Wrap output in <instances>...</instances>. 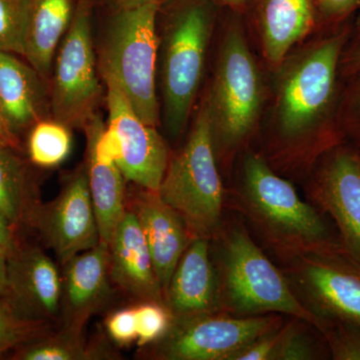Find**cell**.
Listing matches in <instances>:
<instances>
[{
	"instance_id": "cell-1",
	"label": "cell",
	"mask_w": 360,
	"mask_h": 360,
	"mask_svg": "<svg viewBox=\"0 0 360 360\" xmlns=\"http://www.w3.org/2000/svg\"><path fill=\"white\" fill-rule=\"evenodd\" d=\"M352 32L348 23L328 28L278 68L271 127L259 153L283 176L305 179L321 156L345 141L340 66Z\"/></svg>"
},
{
	"instance_id": "cell-2",
	"label": "cell",
	"mask_w": 360,
	"mask_h": 360,
	"mask_svg": "<svg viewBox=\"0 0 360 360\" xmlns=\"http://www.w3.org/2000/svg\"><path fill=\"white\" fill-rule=\"evenodd\" d=\"M233 210L262 248L283 262L319 251L345 250L328 217L303 200L290 180L274 169L259 151L246 149L236 184L227 191Z\"/></svg>"
},
{
	"instance_id": "cell-3",
	"label": "cell",
	"mask_w": 360,
	"mask_h": 360,
	"mask_svg": "<svg viewBox=\"0 0 360 360\" xmlns=\"http://www.w3.org/2000/svg\"><path fill=\"white\" fill-rule=\"evenodd\" d=\"M210 250L222 311L240 317L283 314L317 328L316 319L298 300L283 270L238 214L225 217L219 234L210 240Z\"/></svg>"
},
{
	"instance_id": "cell-4",
	"label": "cell",
	"mask_w": 360,
	"mask_h": 360,
	"mask_svg": "<svg viewBox=\"0 0 360 360\" xmlns=\"http://www.w3.org/2000/svg\"><path fill=\"white\" fill-rule=\"evenodd\" d=\"M205 101L217 163L227 169L257 134L264 103L262 73L238 20L225 30Z\"/></svg>"
},
{
	"instance_id": "cell-5",
	"label": "cell",
	"mask_w": 360,
	"mask_h": 360,
	"mask_svg": "<svg viewBox=\"0 0 360 360\" xmlns=\"http://www.w3.org/2000/svg\"><path fill=\"white\" fill-rule=\"evenodd\" d=\"M217 6L210 0H175L158 45L163 120L172 139L186 130L200 89Z\"/></svg>"
},
{
	"instance_id": "cell-6",
	"label": "cell",
	"mask_w": 360,
	"mask_h": 360,
	"mask_svg": "<svg viewBox=\"0 0 360 360\" xmlns=\"http://www.w3.org/2000/svg\"><path fill=\"white\" fill-rule=\"evenodd\" d=\"M160 4L146 2L110 11L96 47L101 79L115 78L136 115L153 127L160 122L158 94Z\"/></svg>"
},
{
	"instance_id": "cell-7",
	"label": "cell",
	"mask_w": 360,
	"mask_h": 360,
	"mask_svg": "<svg viewBox=\"0 0 360 360\" xmlns=\"http://www.w3.org/2000/svg\"><path fill=\"white\" fill-rule=\"evenodd\" d=\"M186 222L193 238L212 240L225 220L227 191L213 148L205 99L186 143L170 156L158 191Z\"/></svg>"
},
{
	"instance_id": "cell-8",
	"label": "cell",
	"mask_w": 360,
	"mask_h": 360,
	"mask_svg": "<svg viewBox=\"0 0 360 360\" xmlns=\"http://www.w3.org/2000/svg\"><path fill=\"white\" fill-rule=\"evenodd\" d=\"M94 6V0H77L52 68L51 118L71 129L84 130L103 103L104 91L92 35Z\"/></svg>"
},
{
	"instance_id": "cell-9",
	"label": "cell",
	"mask_w": 360,
	"mask_h": 360,
	"mask_svg": "<svg viewBox=\"0 0 360 360\" xmlns=\"http://www.w3.org/2000/svg\"><path fill=\"white\" fill-rule=\"evenodd\" d=\"M285 317L277 314L240 317L220 310L172 319L160 340L142 347L141 356L156 360H232L252 341L281 328Z\"/></svg>"
},
{
	"instance_id": "cell-10",
	"label": "cell",
	"mask_w": 360,
	"mask_h": 360,
	"mask_svg": "<svg viewBox=\"0 0 360 360\" xmlns=\"http://www.w3.org/2000/svg\"><path fill=\"white\" fill-rule=\"evenodd\" d=\"M278 264L319 330L333 322L360 326V262L347 251L305 253Z\"/></svg>"
},
{
	"instance_id": "cell-11",
	"label": "cell",
	"mask_w": 360,
	"mask_h": 360,
	"mask_svg": "<svg viewBox=\"0 0 360 360\" xmlns=\"http://www.w3.org/2000/svg\"><path fill=\"white\" fill-rule=\"evenodd\" d=\"M307 200L338 229L341 243L360 262V153L345 141L329 149L304 179Z\"/></svg>"
},
{
	"instance_id": "cell-12",
	"label": "cell",
	"mask_w": 360,
	"mask_h": 360,
	"mask_svg": "<svg viewBox=\"0 0 360 360\" xmlns=\"http://www.w3.org/2000/svg\"><path fill=\"white\" fill-rule=\"evenodd\" d=\"M28 224L39 231L61 264L101 243L84 165L66 179L53 200L37 206Z\"/></svg>"
},
{
	"instance_id": "cell-13",
	"label": "cell",
	"mask_w": 360,
	"mask_h": 360,
	"mask_svg": "<svg viewBox=\"0 0 360 360\" xmlns=\"http://www.w3.org/2000/svg\"><path fill=\"white\" fill-rule=\"evenodd\" d=\"M108 122L120 141L117 165L125 179L141 188L158 191L165 176L170 150L155 127L136 115L127 94L112 77H103Z\"/></svg>"
},
{
	"instance_id": "cell-14",
	"label": "cell",
	"mask_w": 360,
	"mask_h": 360,
	"mask_svg": "<svg viewBox=\"0 0 360 360\" xmlns=\"http://www.w3.org/2000/svg\"><path fill=\"white\" fill-rule=\"evenodd\" d=\"M4 298L30 321L51 323L60 319L61 274L41 248L18 245L7 257Z\"/></svg>"
},
{
	"instance_id": "cell-15",
	"label": "cell",
	"mask_w": 360,
	"mask_h": 360,
	"mask_svg": "<svg viewBox=\"0 0 360 360\" xmlns=\"http://www.w3.org/2000/svg\"><path fill=\"white\" fill-rule=\"evenodd\" d=\"M60 319L63 326L84 328L110 295V246L99 243L63 264Z\"/></svg>"
},
{
	"instance_id": "cell-16",
	"label": "cell",
	"mask_w": 360,
	"mask_h": 360,
	"mask_svg": "<svg viewBox=\"0 0 360 360\" xmlns=\"http://www.w3.org/2000/svg\"><path fill=\"white\" fill-rule=\"evenodd\" d=\"M163 303L172 319H188L221 310L210 240H191L163 292Z\"/></svg>"
},
{
	"instance_id": "cell-17",
	"label": "cell",
	"mask_w": 360,
	"mask_h": 360,
	"mask_svg": "<svg viewBox=\"0 0 360 360\" xmlns=\"http://www.w3.org/2000/svg\"><path fill=\"white\" fill-rule=\"evenodd\" d=\"M129 202L127 207L136 215L148 241L156 276L165 292L193 236L182 217L161 200L158 191L139 187Z\"/></svg>"
},
{
	"instance_id": "cell-18",
	"label": "cell",
	"mask_w": 360,
	"mask_h": 360,
	"mask_svg": "<svg viewBox=\"0 0 360 360\" xmlns=\"http://www.w3.org/2000/svg\"><path fill=\"white\" fill-rule=\"evenodd\" d=\"M108 246L111 281L141 302L163 303V290L156 276L148 241L136 215L129 207Z\"/></svg>"
},
{
	"instance_id": "cell-19",
	"label": "cell",
	"mask_w": 360,
	"mask_h": 360,
	"mask_svg": "<svg viewBox=\"0 0 360 360\" xmlns=\"http://www.w3.org/2000/svg\"><path fill=\"white\" fill-rule=\"evenodd\" d=\"M46 84L30 63L0 51V108L15 134L51 117Z\"/></svg>"
},
{
	"instance_id": "cell-20",
	"label": "cell",
	"mask_w": 360,
	"mask_h": 360,
	"mask_svg": "<svg viewBox=\"0 0 360 360\" xmlns=\"http://www.w3.org/2000/svg\"><path fill=\"white\" fill-rule=\"evenodd\" d=\"M255 20L265 59L276 68L319 23L314 0H257Z\"/></svg>"
},
{
	"instance_id": "cell-21",
	"label": "cell",
	"mask_w": 360,
	"mask_h": 360,
	"mask_svg": "<svg viewBox=\"0 0 360 360\" xmlns=\"http://www.w3.org/2000/svg\"><path fill=\"white\" fill-rule=\"evenodd\" d=\"M77 6V0H27L25 58L46 82Z\"/></svg>"
},
{
	"instance_id": "cell-22",
	"label": "cell",
	"mask_w": 360,
	"mask_h": 360,
	"mask_svg": "<svg viewBox=\"0 0 360 360\" xmlns=\"http://www.w3.org/2000/svg\"><path fill=\"white\" fill-rule=\"evenodd\" d=\"M84 165L101 241L110 245L116 227L127 212V179L117 163L98 160L87 149Z\"/></svg>"
},
{
	"instance_id": "cell-23",
	"label": "cell",
	"mask_w": 360,
	"mask_h": 360,
	"mask_svg": "<svg viewBox=\"0 0 360 360\" xmlns=\"http://www.w3.org/2000/svg\"><path fill=\"white\" fill-rule=\"evenodd\" d=\"M39 203L25 163L14 149L0 144V212L15 229L30 224Z\"/></svg>"
},
{
	"instance_id": "cell-24",
	"label": "cell",
	"mask_w": 360,
	"mask_h": 360,
	"mask_svg": "<svg viewBox=\"0 0 360 360\" xmlns=\"http://www.w3.org/2000/svg\"><path fill=\"white\" fill-rule=\"evenodd\" d=\"M18 360H90L98 359L96 348L89 347L84 329L63 326L54 333H44L16 349Z\"/></svg>"
},
{
	"instance_id": "cell-25",
	"label": "cell",
	"mask_w": 360,
	"mask_h": 360,
	"mask_svg": "<svg viewBox=\"0 0 360 360\" xmlns=\"http://www.w3.org/2000/svg\"><path fill=\"white\" fill-rule=\"evenodd\" d=\"M330 359L328 345L319 329L298 317L288 316L279 328L271 360Z\"/></svg>"
},
{
	"instance_id": "cell-26",
	"label": "cell",
	"mask_w": 360,
	"mask_h": 360,
	"mask_svg": "<svg viewBox=\"0 0 360 360\" xmlns=\"http://www.w3.org/2000/svg\"><path fill=\"white\" fill-rule=\"evenodd\" d=\"M71 129L53 118L40 120L30 129L27 151L37 167H58L70 155L72 146Z\"/></svg>"
},
{
	"instance_id": "cell-27",
	"label": "cell",
	"mask_w": 360,
	"mask_h": 360,
	"mask_svg": "<svg viewBox=\"0 0 360 360\" xmlns=\"http://www.w3.org/2000/svg\"><path fill=\"white\" fill-rule=\"evenodd\" d=\"M49 324L25 319L6 298H0V356L47 333Z\"/></svg>"
},
{
	"instance_id": "cell-28",
	"label": "cell",
	"mask_w": 360,
	"mask_h": 360,
	"mask_svg": "<svg viewBox=\"0 0 360 360\" xmlns=\"http://www.w3.org/2000/svg\"><path fill=\"white\" fill-rule=\"evenodd\" d=\"M27 0H0V51L25 58Z\"/></svg>"
},
{
	"instance_id": "cell-29",
	"label": "cell",
	"mask_w": 360,
	"mask_h": 360,
	"mask_svg": "<svg viewBox=\"0 0 360 360\" xmlns=\"http://www.w3.org/2000/svg\"><path fill=\"white\" fill-rule=\"evenodd\" d=\"M137 345L146 347L160 340L172 323V315L163 303L141 302L134 307Z\"/></svg>"
},
{
	"instance_id": "cell-30",
	"label": "cell",
	"mask_w": 360,
	"mask_h": 360,
	"mask_svg": "<svg viewBox=\"0 0 360 360\" xmlns=\"http://www.w3.org/2000/svg\"><path fill=\"white\" fill-rule=\"evenodd\" d=\"M341 90L338 122L343 139L360 148V70L345 78Z\"/></svg>"
},
{
	"instance_id": "cell-31",
	"label": "cell",
	"mask_w": 360,
	"mask_h": 360,
	"mask_svg": "<svg viewBox=\"0 0 360 360\" xmlns=\"http://www.w3.org/2000/svg\"><path fill=\"white\" fill-rule=\"evenodd\" d=\"M333 360H360V326L345 322L326 323L319 328Z\"/></svg>"
},
{
	"instance_id": "cell-32",
	"label": "cell",
	"mask_w": 360,
	"mask_h": 360,
	"mask_svg": "<svg viewBox=\"0 0 360 360\" xmlns=\"http://www.w3.org/2000/svg\"><path fill=\"white\" fill-rule=\"evenodd\" d=\"M319 23L324 30L347 23L348 18L360 7V0H314Z\"/></svg>"
},
{
	"instance_id": "cell-33",
	"label": "cell",
	"mask_w": 360,
	"mask_h": 360,
	"mask_svg": "<svg viewBox=\"0 0 360 360\" xmlns=\"http://www.w3.org/2000/svg\"><path fill=\"white\" fill-rule=\"evenodd\" d=\"M105 326L111 340L118 345H129L137 340L134 309H122L111 314L106 321Z\"/></svg>"
},
{
	"instance_id": "cell-34",
	"label": "cell",
	"mask_w": 360,
	"mask_h": 360,
	"mask_svg": "<svg viewBox=\"0 0 360 360\" xmlns=\"http://www.w3.org/2000/svg\"><path fill=\"white\" fill-rule=\"evenodd\" d=\"M279 328L269 331L252 341L250 345L239 352L232 360H271Z\"/></svg>"
},
{
	"instance_id": "cell-35",
	"label": "cell",
	"mask_w": 360,
	"mask_h": 360,
	"mask_svg": "<svg viewBox=\"0 0 360 360\" xmlns=\"http://www.w3.org/2000/svg\"><path fill=\"white\" fill-rule=\"evenodd\" d=\"M359 70H360V45H347L341 58L340 77L345 79Z\"/></svg>"
},
{
	"instance_id": "cell-36",
	"label": "cell",
	"mask_w": 360,
	"mask_h": 360,
	"mask_svg": "<svg viewBox=\"0 0 360 360\" xmlns=\"http://www.w3.org/2000/svg\"><path fill=\"white\" fill-rule=\"evenodd\" d=\"M18 245L14 238L13 227L0 212V250L8 257Z\"/></svg>"
},
{
	"instance_id": "cell-37",
	"label": "cell",
	"mask_w": 360,
	"mask_h": 360,
	"mask_svg": "<svg viewBox=\"0 0 360 360\" xmlns=\"http://www.w3.org/2000/svg\"><path fill=\"white\" fill-rule=\"evenodd\" d=\"M0 144L6 148H13L14 150L20 148V141L18 134L13 131L7 122L6 116L0 108Z\"/></svg>"
},
{
	"instance_id": "cell-38",
	"label": "cell",
	"mask_w": 360,
	"mask_h": 360,
	"mask_svg": "<svg viewBox=\"0 0 360 360\" xmlns=\"http://www.w3.org/2000/svg\"><path fill=\"white\" fill-rule=\"evenodd\" d=\"M168 0H94V4H101L111 11L122 8V7L136 6V4H146V2H156L162 6Z\"/></svg>"
},
{
	"instance_id": "cell-39",
	"label": "cell",
	"mask_w": 360,
	"mask_h": 360,
	"mask_svg": "<svg viewBox=\"0 0 360 360\" xmlns=\"http://www.w3.org/2000/svg\"><path fill=\"white\" fill-rule=\"evenodd\" d=\"M217 7L231 9L236 13H243L248 7L250 0H210Z\"/></svg>"
},
{
	"instance_id": "cell-40",
	"label": "cell",
	"mask_w": 360,
	"mask_h": 360,
	"mask_svg": "<svg viewBox=\"0 0 360 360\" xmlns=\"http://www.w3.org/2000/svg\"><path fill=\"white\" fill-rule=\"evenodd\" d=\"M7 285V255L0 250V298L6 295Z\"/></svg>"
},
{
	"instance_id": "cell-41",
	"label": "cell",
	"mask_w": 360,
	"mask_h": 360,
	"mask_svg": "<svg viewBox=\"0 0 360 360\" xmlns=\"http://www.w3.org/2000/svg\"><path fill=\"white\" fill-rule=\"evenodd\" d=\"M347 45H360V20L355 27H352V37Z\"/></svg>"
},
{
	"instance_id": "cell-42",
	"label": "cell",
	"mask_w": 360,
	"mask_h": 360,
	"mask_svg": "<svg viewBox=\"0 0 360 360\" xmlns=\"http://www.w3.org/2000/svg\"><path fill=\"white\" fill-rule=\"evenodd\" d=\"M356 148H357V146H356ZM359 148V153H360V148Z\"/></svg>"
}]
</instances>
